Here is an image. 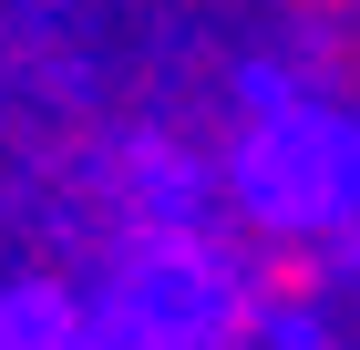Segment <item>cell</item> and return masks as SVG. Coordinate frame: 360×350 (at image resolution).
Returning <instances> with one entry per match:
<instances>
[{"instance_id": "cell-1", "label": "cell", "mask_w": 360, "mask_h": 350, "mask_svg": "<svg viewBox=\"0 0 360 350\" xmlns=\"http://www.w3.org/2000/svg\"><path fill=\"white\" fill-rule=\"evenodd\" d=\"M319 289H330V247L309 227H257V247L237 258L248 320H299V309H319Z\"/></svg>"}, {"instance_id": "cell-2", "label": "cell", "mask_w": 360, "mask_h": 350, "mask_svg": "<svg viewBox=\"0 0 360 350\" xmlns=\"http://www.w3.org/2000/svg\"><path fill=\"white\" fill-rule=\"evenodd\" d=\"M0 350H103V340H93V320L72 299L21 289V299H0Z\"/></svg>"}, {"instance_id": "cell-3", "label": "cell", "mask_w": 360, "mask_h": 350, "mask_svg": "<svg viewBox=\"0 0 360 350\" xmlns=\"http://www.w3.org/2000/svg\"><path fill=\"white\" fill-rule=\"evenodd\" d=\"M288 11H299V21H340L350 0H288Z\"/></svg>"}]
</instances>
